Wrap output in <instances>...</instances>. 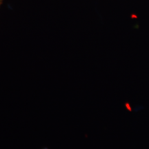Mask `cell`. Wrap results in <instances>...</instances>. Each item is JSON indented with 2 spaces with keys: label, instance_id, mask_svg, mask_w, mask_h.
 <instances>
[{
  "label": "cell",
  "instance_id": "1",
  "mask_svg": "<svg viewBox=\"0 0 149 149\" xmlns=\"http://www.w3.org/2000/svg\"><path fill=\"white\" fill-rule=\"evenodd\" d=\"M2 1H3V0H0V6H1V3H2Z\"/></svg>",
  "mask_w": 149,
  "mask_h": 149
}]
</instances>
